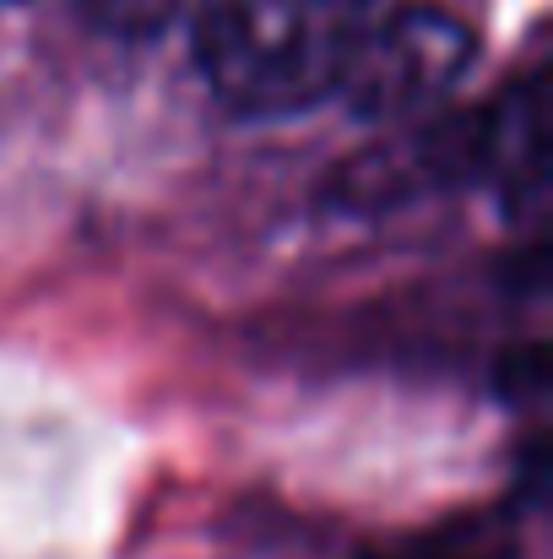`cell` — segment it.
Segmentation results:
<instances>
[{
  "instance_id": "6",
  "label": "cell",
  "mask_w": 553,
  "mask_h": 559,
  "mask_svg": "<svg viewBox=\"0 0 553 559\" xmlns=\"http://www.w3.org/2000/svg\"><path fill=\"white\" fill-rule=\"evenodd\" d=\"M0 5H22V0H0Z\"/></svg>"
},
{
  "instance_id": "4",
  "label": "cell",
  "mask_w": 553,
  "mask_h": 559,
  "mask_svg": "<svg viewBox=\"0 0 553 559\" xmlns=\"http://www.w3.org/2000/svg\"><path fill=\"white\" fill-rule=\"evenodd\" d=\"M516 516L521 506H489V511H461L434 527H418L407 538L374 544L359 559H516Z\"/></svg>"
},
{
  "instance_id": "3",
  "label": "cell",
  "mask_w": 553,
  "mask_h": 559,
  "mask_svg": "<svg viewBox=\"0 0 553 559\" xmlns=\"http://www.w3.org/2000/svg\"><path fill=\"white\" fill-rule=\"evenodd\" d=\"M478 147H483L478 186L500 195L510 223L543 234V206H549V71L543 66L521 71L494 104L478 109Z\"/></svg>"
},
{
  "instance_id": "5",
  "label": "cell",
  "mask_w": 553,
  "mask_h": 559,
  "mask_svg": "<svg viewBox=\"0 0 553 559\" xmlns=\"http://www.w3.org/2000/svg\"><path fill=\"white\" fill-rule=\"evenodd\" d=\"M195 0H76V11L98 27V33H115V38H158L180 22Z\"/></svg>"
},
{
  "instance_id": "2",
  "label": "cell",
  "mask_w": 553,
  "mask_h": 559,
  "mask_svg": "<svg viewBox=\"0 0 553 559\" xmlns=\"http://www.w3.org/2000/svg\"><path fill=\"white\" fill-rule=\"evenodd\" d=\"M478 60V33L445 5H385L348 60L337 98L369 126H407L461 87Z\"/></svg>"
},
{
  "instance_id": "1",
  "label": "cell",
  "mask_w": 553,
  "mask_h": 559,
  "mask_svg": "<svg viewBox=\"0 0 553 559\" xmlns=\"http://www.w3.org/2000/svg\"><path fill=\"white\" fill-rule=\"evenodd\" d=\"M385 0H195V66L244 120H282L337 98Z\"/></svg>"
}]
</instances>
